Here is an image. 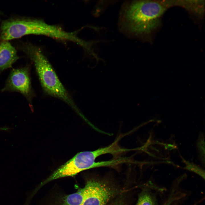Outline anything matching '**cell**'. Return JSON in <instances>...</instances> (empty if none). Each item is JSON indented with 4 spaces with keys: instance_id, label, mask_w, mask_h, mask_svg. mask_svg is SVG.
<instances>
[{
    "instance_id": "12",
    "label": "cell",
    "mask_w": 205,
    "mask_h": 205,
    "mask_svg": "<svg viewBox=\"0 0 205 205\" xmlns=\"http://www.w3.org/2000/svg\"><path fill=\"white\" fill-rule=\"evenodd\" d=\"M109 205H124L123 203L121 202H116Z\"/></svg>"
},
{
    "instance_id": "4",
    "label": "cell",
    "mask_w": 205,
    "mask_h": 205,
    "mask_svg": "<svg viewBox=\"0 0 205 205\" xmlns=\"http://www.w3.org/2000/svg\"><path fill=\"white\" fill-rule=\"evenodd\" d=\"M0 91L2 92H18L23 96L30 104L33 93L29 67L27 65L12 69Z\"/></svg>"
},
{
    "instance_id": "1",
    "label": "cell",
    "mask_w": 205,
    "mask_h": 205,
    "mask_svg": "<svg viewBox=\"0 0 205 205\" xmlns=\"http://www.w3.org/2000/svg\"><path fill=\"white\" fill-rule=\"evenodd\" d=\"M165 9L163 5L155 1L126 2L120 14V27L126 33L133 36L148 34L157 27Z\"/></svg>"
},
{
    "instance_id": "9",
    "label": "cell",
    "mask_w": 205,
    "mask_h": 205,
    "mask_svg": "<svg viewBox=\"0 0 205 205\" xmlns=\"http://www.w3.org/2000/svg\"><path fill=\"white\" fill-rule=\"evenodd\" d=\"M185 163L186 165L185 168L198 174L203 178H204V171L203 169L194 164L187 162Z\"/></svg>"
},
{
    "instance_id": "6",
    "label": "cell",
    "mask_w": 205,
    "mask_h": 205,
    "mask_svg": "<svg viewBox=\"0 0 205 205\" xmlns=\"http://www.w3.org/2000/svg\"><path fill=\"white\" fill-rule=\"evenodd\" d=\"M19 59L15 47L8 41H2L0 43V74L11 68Z\"/></svg>"
},
{
    "instance_id": "8",
    "label": "cell",
    "mask_w": 205,
    "mask_h": 205,
    "mask_svg": "<svg viewBox=\"0 0 205 205\" xmlns=\"http://www.w3.org/2000/svg\"><path fill=\"white\" fill-rule=\"evenodd\" d=\"M156 204L155 194L148 189L145 190L141 192L135 205H156Z\"/></svg>"
},
{
    "instance_id": "2",
    "label": "cell",
    "mask_w": 205,
    "mask_h": 205,
    "mask_svg": "<svg viewBox=\"0 0 205 205\" xmlns=\"http://www.w3.org/2000/svg\"><path fill=\"white\" fill-rule=\"evenodd\" d=\"M21 48L33 62L41 85L46 92L61 98L75 107L51 65L41 50L30 44H23Z\"/></svg>"
},
{
    "instance_id": "5",
    "label": "cell",
    "mask_w": 205,
    "mask_h": 205,
    "mask_svg": "<svg viewBox=\"0 0 205 205\" xmlns=\"http://www.w3.org/2000/svg\"><path fill=\"white\" fill-rule=\"evenodd\" d=\"M84 187L81 205H106L116 193V190L106 183L94 179L87 181Z\"/></svg>"
},
{
    "instance_id": "7",
    "label": "cell",
    "mask_w": 205,
    "mask_h": 205,
    "mask_svg": "<svg viewBox=\"0 0 205 205\" xmlns=\"http://www.w3.org/2000/svg\"><path fill=\"white\" fill-rule=\"evenodd\" d=\"M85 195V188H80L75 193L62 198L60 205H81Z\"/></svg>"
},
{
    "instance_id": "11",
    "label": "cell",
    "mask_w": 205,
    "mask_h": 205,
    "mask_svg": "<svg viewBox=\"0 0 205 205\" xmlns=\"http://www.w3.org/2000/svg\"><path fill=\"white\" fill-rule=\"evenodd\" d=\"M180 198V196L177 194H174V191H173V193L170 195L164 205H170L172 202Z\"/></svg>"
},
{
    "instance_id": "3",
    "label": "cell",
    "mask_w": 205,
    "mask_h": 205,
    "mask_svg": "<svg viewBox=\"0 0 205 205\" xmlns=\"http://www.w3.org/2000/svg\"><path fill=\"white\" fill-rule=\"evenodd\" d=\"M95 150L79 152L62 165L40 184V188L48 182L58 179L73 177L81 171L94 168L111 166L112 161L95 162L98 157Z\"/></svg>"
},
{
    "instance_id": "13",
    "label": "cell",
    "mask_w": 205,
    "mask_h": 205,
    "mask_svg": "<svg viewBox=\"0 0 205 205\" xmlns=\"http://www.w3.org/2000/svg\"><path fill=\"white\" fill-rule=\"evenodd\" d=\"M9 128L7 127H0V130L7 131L9 130Z\"/></svg>"
},
{
    "instance_id": "10",
    "label": "cell",
    "mask_w": 205,
    "mask_h": 205,
    "mask_svg": "<svg viewBox=\"0 0 205 205\" xmlns=\"http://www.w3.org/2000/svg\"><path fill=\"white\" fill-rule=\"evenodd\" d=\"M198 151L200 153V158L202 161L204 163V142L202 134L200 135L197 142Z\"/></svg>"
}]
</instances>
